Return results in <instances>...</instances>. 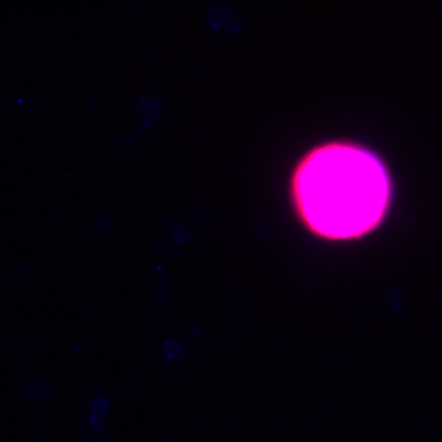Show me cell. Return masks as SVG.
<instances>
[{
    "label": "cell",
    "mask_w": 442,
    "mask_h": 442,
    "mask_svg": "<svg viewBox=\"0 0 442 442\" xmlns=\"http://www.w3.org/2000/svg\"><path fill=\"white\" fill-rule=\"evenodd\" d=\"M295 193L303 218L331 237H352L380 220L388 180L376 157L352 146L313 152L297 172Z\"/></svg>",
    "instance_id": "cell-1"
}]
</instances>
